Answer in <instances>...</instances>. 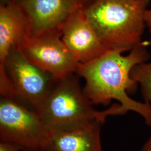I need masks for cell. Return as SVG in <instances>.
<instances>
[{"label":"cell","instance_id":"4","mask_svg":"<svg viewBox=\"0 0 151 151\" xmlns=\"http://www.w3.org/2000/svg\"><path fill=\"white\" fill-rule=\"evenodd\" d=\"M56 80L48 72L30 62L17 47L11 49L0 68V94L12 93L35 110L48 96Z\"/></svg>","mask_w":151,"mask_h":151},{"label":"cell","instance_id":"7","mask_svg":"<svg viewBox=\"0 0 151 151\" xmlns=\"http://www.w3.org/2000/svg\"><path fill=\"white\" fill-rule=\"evenodd\" d=\"M60 30L62 40L80 64L91 62L108 51L88 21L84 9L74 11Z\"/></svg>","mask_w":151,"mask_h":151},{"label":"cell","instance_id":"9","mask_svg":"<svg viewBox=\"0 0 151 151\" xmlns=\"http://www.w3.org/2000/svg\"><path fill=\"white\" fill-rule=\"evenodd\" d=\"M102 122H94L67 129L49 132L42 151H103Z\"/></svg>","mask_w":151,"mask_h":151},{"label":"cell","instance_id":"10","mask_svg":"<svg viewBox=\"0 0 151 151\" xmlns=\"http://www.w3.org/2000/svg\"><path fill=\"white\" fill-rule=\"evenodd\" d=\"M29 35L27 18L20 5L11 0L0 6V68L11 49Z\"/></svg>","mask_w":151,"mask_h":151},{"label":"cell","instance_id":"5","mask_svg":"<svg viewBox=\"0 0 151 151\" xmlns=\"http://www.w3.org/2000/svg\"><path fill=\"white\" fill-rule=\"evenodd\" d=\"M49 131L37 111L15 97L0 99V142L20 146L23 151H42Z\"/></svg>","mask_w":151,"mask_h":151},{"label":"cell","instance_id":"15","mask_svg":"<svg viewBox=\"0 0 151 151\" xmlns=\"http://www.w3.org/2000/svg\"><path fill=\"white\" fill-rule=\"evenodd\" d=\"M11 0H1V5H5L6 4H7L8 2H9Z\"/></svg>","mask_w":151,"mask_h":151},{"label":"cell","instance_id":"14","mask_svg":"<svg viewBox=\"0 0 151 151\" xmlns=\"http://www.w3.org/2000/svg\"><path fill=\"white\" fill-rule=\"evenodd\" d=\"M142 151H151V137L143 146Z\"/></svg>","mask_w":151,"mask_h":151},{"label":"cell","instance_id":"8","mask_svg":"<svg viewBox=\"0 0 151 151\" xmlns=\"http://www.w3.org/2000/svg\"><path fill=\"white\" fill-rule=\"evenodd\" d=\"M82 0H21L19 4L27 18L29 35L60 29Z\"/></svg>","mask_w":151,"mask_h":151},{"label":"cell","instance_id":"12","mask_svg":"<svg viewBox=\"0 0 151 151\" xmlns=\"http://www.w3.org/2000/svg\"><path fill=\"white\" fill-rule=\"evenodd\" d=\"M23 151L22 148L20 146L0 142V151Z\"/></svg>","mask_w":151,"mask_h":151},{"label":"cell","instance_id":"2","mask_svg":"<svg viewBox=\"0 0 151 151\" xmlns=\"http://www.w3.org/2000/svg\"><path fill=\"white\" fill-rule=\"evenodd\" d=\"M151 0H95L84 9L87 19L108 50L130 51L142 42Z\"/></svg>","mask_w":151,"mask_h":151},{"label":"cell","instance_id":"13","mask_svg":"<svg viewBox=\"0 0 151 151\" xmlns=\"http://www.w3.org/2000/svg\"><path fill=\"white\" fill-rule=\"evenodd\" d=\"M145 22L149 32L151 34V9H147L145 12Z\"/></svg>","mask_w":151,"mask_h":151},{"label":"cell","instance_id":"1","mask_svg":"<svg viewBox=\"0 0 151 151\" xmlns=\"http://www.w3.org/2000/svg\"><path fill=\"white\" fill-rule=\"evenodd\" d=\"M150 45V41H142L126 55L121 50H110L91 62L79 64L76 74L85 80L83 91L93 105H107L116 100L125 113L138 114L151 127V105L129 96L138 86L130 72L135 65L148 62Z\"/></svg>","mask_w":151,"mask_h":151},{"label":"cell","instance_id":"11","mask_svg":"<svg viewBox=\"0 0 151 151\" xmlns=\"http://www.w3.org/2000/svg\"><path fill=\"white\" fill-rule=\"evenodd\" d=\"M150 43L151 45V39ZM130 76L140 86L145 102L151 106V61L135 65L130 72Z\"/></svg>","mask_w":151,"mask_h":151},{"label":"cell","instance_id":"6","mask_svg":"<svg viewBox=\"0 0 151 151\" xmlns=\"http://www.w3.org/2000/svg\"><path fill=\"white\" fill-rule=\"evenodd\" d=\"M17 48L27 60L56 80L75 74L80 64L58 30L28 35Z\"/></svg>","mask_w":151,"mask_h":151},{"label":"cell","instance_id":"3","mask_svg":"<svg viewBox=\"0 0 151 151\" xmlns=\"http://www.w3.org/2000/svg\"><path fill=\"white\" fill-rule=\"evenodd\" d=\"M76 74L57 80L36 109L49 131L67 129L94 122L104 123L109 115L125 114L120 104L96 110L83 91Z\"/></svg>","mask_w":151,"mask_h":151}]
</instances>
